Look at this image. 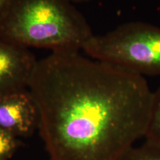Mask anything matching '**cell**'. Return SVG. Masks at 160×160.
<instances>
[{
    "instance_id": "1",
    "label": "cell",
    "mask_w": 160,
    "mask_h": 160,
    "mask_svg": "<svg viewBox=\"0 0 160 160\" xmlns=\"http://www.w3.org/2000/svg\"><path fill=\"white\" fill-rule=\"evenodd\" d=\"M28 90L50 160H118L147 133L153 92L145 78L80 51L38 60Z\"/></svg>"
},
{
    "instance_id": "2",
    "label": "cell",
    "mask_w": 160,
    "mask_h": 160,
    "mask_svg": "<svg viewBox=\"0 0 160 160\" xmlns=\"http://www.w3.org/2000/svg\"><path fill=\"white\" fill-rule=\"evenodd\" d=\"M93 35L68 0H14L0 21V38L27 48L80 51Z\"/></svg>"
},
{
    "instance_id": "3",
    "label": "cell",
    "mask_w": 160,
    "mask_h": 160,
    "mask_svg": "<svg viewBox=\"0 0 160 160\" xmlns=\"http://www.w3.org/2000/svg\"><path fill=\"white\" fill-rule=\"evenodd\" d=\"M82 51L91 59L133 73L160 76V27L142 22L93 35Z\"/></svg>"
},
{
    "instance_id": "4",
    "label": "cell",
    "mask_w": 160,
    "mask_h": 160,
    "mask_svg": "<svg viewBox=\"0 0 160 160\" xmlns=\"http://www.w3.org/2000/svg\"><path fill=\"white\" fill-rule=\"evenodd\" d=\"M37 62L29 48L0 38V97L28 89Z\"/></svg>"
},
{
    "instance_id": "5",
    "label": "cell",
    "mask_w": 160,
    "mask_h": 160,
    "mask_svg": "<svg viewBox=\"0 0 160 160\" xmlns=\"http://www.w3.org/2000/svg\"><path fill=\"white\" fill-rule=\"evenodd\" d=\"M39 127V113L28 89L0 97V128L16 137L32 135Z\"/></svg>"
},
{
    "instance_id": "6",
    "label": "cell",
    "mask_w": 160,
    "mask_h": 160,
    "mask_svg": "<svg viewBox=\"0 0 160 160\" xmlns=\"http://www.w3.org/2000/svg\"><path fill=\"white\" fill-rule=\"evenodd\" d=\"M145 141L160 146V88L153 93L151 117Z\"/></svg>"
},
{
    "instance_id": "7",
    "label": "cell",
    "mask_w": 160,
    "mask_h": 160,
    "mask_svg": "<svg viewBox=\"0 0 160 160\" xmlns=\"http://www.w3.org/2000/svg\"><path fill=\"white\" fill-rule=\"evenodd\" d=\"M118 160H160V146L145 141L139 147H131Z\"/></svg>"
},
{
    "instance_id": "8",
    "label": "cell",
    "mask_w": 160,
    "mask_h": 160,
    "mask_svg": "<svg viewBox=\"0 0 160 160\" xmlns=\"http://www.w3.org/2000/svg\"><path fill=\"white\" fill-rule=\"evenodd\" d=\"M20 145L17 137L0 128V160H9Z\"/></svg>"
},
{
    "instance_id": "9",
    "label": "cell",
    "mask_w": 160,
    "mask_h": 160,
    "mask_svg": "<svg viewBox=\"0 0 160 160\" xmlns=\"http://www.w3.org/2000/svg\"><path fill=\"white\" fill-rule=\"evenodd\" d=\"M14 0H0V21L5 17Z\"/></svg>"
},
{
    "instance_id": "10",
    "label": "cell",
    "mask_w": 160,
    "mask_h": 160,
    "mask_svg": "<svg viewBox=\"0 0 160 160\" xmlns=\"http://www.w3.org/2000/svg\"><path fill=\"white\" fill-rule=\"evenodd\" d=\"M68 1L71 2L72 3H85V2H88L92 0H68Z\"/></svg>"
}]
</instances>
